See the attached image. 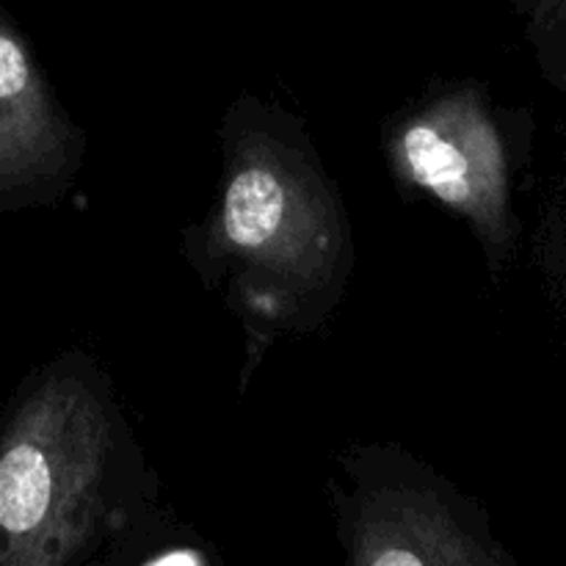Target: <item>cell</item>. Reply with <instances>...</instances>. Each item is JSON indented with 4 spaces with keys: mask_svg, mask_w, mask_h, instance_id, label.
Masks as SVG:
<instances>
[{
    "mask_svg": "<svg viewBox=\"0 0 566 566\" xmlns=\"http://www.w3.org/2000/svg\"><path fill=\"white\" fill-rule=\"evenodd\" d=\"M219 221L232 254L293 287L324 285L337 263L340 232L324 186L269 142L235 155Z\"/></svg>",
    "mask_w": 566,
    "mask_h": 566,
    "instance_id": "cell-2",
    "label": "cell"
},
{
    "mask_svg": "<svg viewBox=\"0 0 566 566\" xmlns=\"http://www.w3.org/2000/svg\"><path fill=\"white\" fill-rule=\"evenodd\" d=\"M401 177L462 213L481 238H512L506 147L475 92H451L403 122L392 144Z\"/></svg>",
    "mask_w": 566,
    "mask_h": 566,
    "instance_id": "cell-3",
    "label": "cell"
},
{
    "mask_svg": "<svg viewBox=\"0 0 566 566\" xmlns=\"http://www.w3.org/2000/svg\"><path fill=\"white\" fill-rule=\"evenodd\" d=\"M108 420L72 376H53L0 440V566H66L94 528Z\"/></svg>",
    "mask_w": 566,
    "mask_h": 566,
    "instance_id": "cell-1",
    "label": "cell"
},
{
    "mask_svg": "<svg viewBox=\"0 0 566 566\" xmlns=\"http://www.w3.org/2000/svg\"><path fill=\"white\" fill-rule=\"evenodd\" d=\"M66 149L70 127L31 50L0 20V191L53 177Z\"/></svg>",
    "mask_w": 566,
    "mask_h": 566,
    "instance_id": "cell-4",
    "label": "cell"
},
{
    "mask_svg": "<svg viewBox=\"0 0 566 566\" xmlns=\"http://www.w3.org/2000/svg\"><path fill=\"white\" fill-rule=\"evenodd\" d=\"M354 566H503L420 492L370 497L354 520Z\"/></svg>",
    "mask_w": 566,
    "mask_h": 566,
    "instance_id": "cell-5",
    "label": "cell"
},
{
    "mask_svg": "<svg viewBox=\"0 0 566 566\" xmlns=\"http://www.w3.org/2000/svg\"><path fill=\"white\" fill-rule=\"evenodd\" d=\"M558 14H562V42H564V53H566V6L558 9Z\"/></svg>",
    "mask_w": 566,
    "mask_h": 566,
    "instance_id": "cell-6",
    "label": "cell"
}]
</instances>
